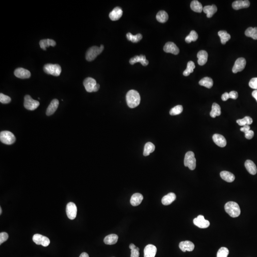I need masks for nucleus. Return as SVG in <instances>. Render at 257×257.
I'll list each match as a JSON object with an SVG mask.
<instances>
[{
    "label": "nucleus",
    "mask_w": 257,
    "mask_h": 257,
    "mask_svg": "<svg viewBox=\"0 0 257 257\" xmlns=\"http://www.w3.org/2000/svg\"><path fill=\"white\" fill-rule=\"evenodd\" d=\"M209 93L206 90H201L199 94L194 92H185L179 95L173 104L171 115L175 122L181 123L189 119L195 110L201 108L208 99Z\"/></svg>",
    "instance_id": "obj_1"
},
{
    "label": "nucleus",
    "mask_w": 257,
    "mask_h": 257,
    "mask_svg": "<svg viewBox=\"0 0 257 257\" xmlns=\"http://www.w3.org/2000/svg\"><path fill=\"white\" fill-rule=\"evenodd\" d=\"M88 143L95 149L116 153L123 143V137L117 128H92L87 134Z\"/></svg>",
    "instance_id": "obj_2"
},
{
    "label": "nucleus",
    "mask_w": 257,
    "mask_h": 257,
    "mask_svg": "<svg viewBox=\"0 0 257 257\" xmlns=\"http://www.w3.org/2000/svg\"><path fill=\"white\" fill-rule=\"evenodd\" d=\"M79 210V205L69 200L57 190H53L49 193L48 212L56 220L67 221L73 218Z\"/></svg>",
    "instance_id": "obj_3"
},
{
    "label": "nucleus",
    "mask_w": 257,
    "mask_h": 257,
    "mask_svg": "<svg viewBox=\"0 0 257 257\" xmlns=\"http://www.w3.org/2000/svg\"><path fill=\"white\" fill-rule=\"evenodd\" d=\"M193 168L192 160L181 155L172 156L167 162V171L172 181L176 185L189 184L190 175Z\"/></svg>",
    "instance_id": "obj_4"
},
{
    "label": "nucleus",
    "mask_w": 257,
    "mask_h": 257,
    "mask_svg": "<svg viewBox=\"0 0 257 257\" xmlns=\"http://www.w3.org/2000/svg\"><path fill=\"white\" fill-rule=\"evenodd\" d=\"M30 152L39 157H56L61 154V145L58 141L46 136H37L29 141Z\"/></svg>",
    "instance_id": "obj_5"
},
{
    "label": "nucleus",
    "mask_w": 257,
    "mask_h": 257,
    "mask_svg": "<svg viewBox=\"0 0 257 257\" xmlns=\"http://www.w3.org/2000/svg\"><path fill=\"white\" fill-rule=\"evenodd\" d=\"M246 28V22L238 14H232L226 19L219 28L218 35L222 40L230 42L238 39Z\"/></svg>",
    "instance_id": "obj_6"
},
{
    "label": "nucleus",
    "mask_w": 257,
    "mask_h": 257,
    "mask_svg": "<svg viewBox=\"0 0 257 257\" xmlns=\"http://www.w3.org/2000/svg\"><path fill=\"white\" fill-rule=\"evenodd\" d=\"M118 210V203L114 198H107L94 215L92 221V230L101 231L105 230L113 220Z\"/></svg>",
    "instance_id": "obj_7"
},
{
    "label": "nucleus",
    "mask_w": 257,
    "mask_h": 257,
    "mask_svg": "<svg viewBox=\"0 0 257 257\" xmlns=\"http://www.w3.org/2000/svg\"><path fill=\"white\" fill-rule=\"evenodd\" d=\"M80 94L87 100H92V96L98 92L109 93L112 90V86L107 79L104 78H87L83 79L78 85Z\"/></svg>",
    "instance_id": "obj_8"
},
{
    "label": "nucleus",
    "mask_w": 257,
    "mask_h": 257,
    "mask_svg": "<svg viewBox=\"0 0 257 257\" xmlns=\"http://www.w3.org/2000/svg\"><path fill=\"white\" fill-rule=\"evenodd\" d=\"M22 202V197L19 193L2 186L0 188V204L6 208L18 207Z\"/></svg>",
    "instance_id": "obj_9"
},
{
    "label": "nucleus",
    "mask_w": 257,
    "mask_h": 257,
    "mask_svg": "<svg viewBox=\"0 0 257 257\" xmlns=\"http://www.w3.org/2000/svg\"><path fill=\"white\" fill-rule=\"evenodd\" d=\"M252 202H253L254 209L257 212V183L254 185L253 190H252Z\"/></svg>",
    "instance_id": "obj_10"
},
{
    "label": "nucleus",
    "mask_w": 257,
    "mask_h": 257,
    "mask_svg": "<svg viewBox=\"0 0 257 257\" xmlns=\"http://www.w3.org/2000/svg\"><path fill=\"white\" fill-rule=\"evenodd\" d=\"M252 74H253V76H254V78L257 80V65L253 68V70H252Z\"/></svg>",
    "instance_id": "obj_11"
}]
</instances>
